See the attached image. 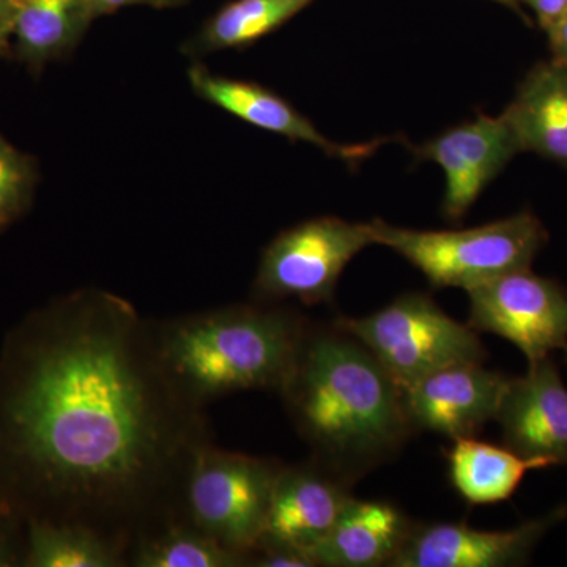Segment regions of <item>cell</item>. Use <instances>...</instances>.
I'll return each instance as SVG.
<instances>
[{
  "instance_id": "44dd1931",
  "label": "cell",
  "mask_w": 567,
  "mask_h": 567,
  "mask_svg": "<svg viewBox=\"0 0 567 567\" xmlns=\"http://www.w3.org/2000/svg\"><path fill=\"white\" fill-rule=\"evenodd\" d=\"M133 567H246V557L229 550L185 522L145 537L130 555Z\"/></svg>"
},
{
  "instance_id": "7c38bea8",
  "label": "cell",
  "mask_w": 567,
  "mask_h": 567,
  "mask_svg": "<svg viewBox=\"0 0 567 567\" xmlns=\"http://www.w3.org/2000/svg\"><path fill=\"white\" fill-rule=\"evenodd\" d=\"M495 421L503 445L518 456L567 465V388L550 357L509 377Z\"/></svg>"
},
{
  "instance_id": "603a6c76",
  "label": "cell",
  "mask_w": 567,
  "mask_h": 567,
  "mask_svg": "<svg viewBox=\"0 0 567 567\" xmlns=\"http://www.w3.org/2000/svg\"><path fill=\"white\" fill-rule=\"evenodd\" d=\"M248 566L252 567H316L311 555L303 550L275 543V540L260 539L248 555Z\"/></svg>"
},
{
  "instance_id": "e0dca14e",
  "label": "cell",
  "mask_w": 567,
  "mask_h": 567,
  "mask_svg": "<svg viewBox=\"0 0 567 567\" xmlns=\"http://www.w3.org/2000/svg\"><path fill=\"white\" fill-rule=\"evenodd\" d=\"M95 20L87 0H18L11 58L40 74L69 58Z\"/></svg>"
},
{
  "instance_id": "ffe728a7",
  "label": "cell",
  "mask_w": 567,
  "mask_h": 567,
  "mask_svg": "<svg viewBox=\"0 0 567 567\" xmlns=\"http://www.w3.org/2000/svg\"><path fill=\"white\" fill-rule=\"evenodd\" d=\"M25 567H128L125 551L80 525L25 524Z\"/></svg>"
},
{
  "instance_id": "ac0fdd59",
  "label": "cell",
  "mask_w": 567,
  "mask_h": 567,
  "mask_svg": "<svg viewBox=\"0 0 567 567\" xmlns=\"http://www.w3.org/2000/svg\"><path fill=\"white\" fill-rule=\"evenodd\" d=\"M445 457L451 486L475 506L507 502L528 472L550 466L546 461L518 456L505 445L475 436L453 440Z\"/></svg>"
},
{
  "instance_id": "2e32d148",
  "label": "cell",
  "mask_w": 567,
  "mask_h": 567,
  "mask_svg": "<svg viewBox=\"0 0 567 567\" xmlns=\"http://www.w3.org/2000/svg\"><path fill=\"white\" fill-rule=\"evenodd\" d=\"M520 153H536L567 169V66L537 62L503 111Z\"/></svg>"
},
{
  "instance_id": "30bf717a",
  "label": "cell",
  "mask_w": 567,
  "mask_h": 567,
  "mask_svg": "<svg viewBox=\"0 0 567 567\" xmlns=\"http://www.w3.org/2000/svg\"><path fill=\"white\" fill-rule=\"evenodd\" d=\"M567 518V506L506 532L456 522L415 524L390 567H513L527 565L543 537Z\"/></svg>"
},
{
  "instance_id": "277c9868",
  "label": "cell",
  "mask_w": 567,
  "mask_h": 567,
  "mask_svg": "<svg viewBox=\"0 0 567 567\" xmlns=\"http://www.w3.org/2000/svg\"><path fill=\"white\" fill-rule=\"evenodd\" d=\"M375 245L386 246L425 276L435 289H472L498 276L527 270L548 234L535 213L462 230H416L371 221Z\"/></svg>"
},
{
  "instance_id": "cb8c5ba5",
  "label": "cell",
  "mask_w": 567,
  "mask_h": 567,
  "mask_svg": "<svg viewBox=\"0 0 567 567\" xmlns=\"http://www.w3.org/2000/svg\"><path fill=\"white\" fill-rule=\"evenodd\" d=\"M24 544V525L0 511V567L22 566Z\"/></svg>"
},
{
  "instance_id": "d6986e66",
  "label": "cell",
  "mask_w": 567,
  "mask_h": 567,
  "mask_svg": "<svg viewBox=\"0 0 567 567\" xmlns=\"http://www.w3.org/2000/svg\"><path fill=\"white\" fill-rule=\"evenodd\" d=\"M316 0H233L183 43V54L200 59L215 52L246 50L270 35Z\"/></svg>"
},
{
  "instance_id": "83f0119b",
  "label": "cell",
  "mask_w": 567,
  "mask_h": 567,
  "mask_svg": "<svg viewBox=\"0 0 567 567\" xmlns=\"http://www.w3.org/2000/svg\"><path fill=\"white\" fill-rule=\"evenodd\" d=\"M546 33L551 59L567 66V10Z\"/></svg>"
},
{
  "instance_id": "f546056e",
  "label": "cell",
  "mask_w": 567,
  "mask_h": 567,
  "mask_svg": "<svg viewBox=\"0 0 567 567\" xmlns=\"http://www.w3.org/2000/svg\"><path fill=\"white\" fill-rule=\"evenodd\" d=\"M565 352H566V358H567V347H566V349H565Z\"/></svg>"
},
{
  "instance_id": "8fae6325",
  "label": "cell",
  "mask_w": 567,
  "mask_h": 567,
  "mask_svg": "<svg viewBox=\"0 0 567 567\" xmlns=\"http://www.w3.org/2000/svg\"><path fill=\"white\" fill-rule=\"evenodd\" d=\"M507 380L476 361L447 365L405 388L406 415L415 432L451 440L476 436L495 421Z\"/></svg>"
},
{
  "instance_id": "8992f818",
  "label": "cell",
  "mask_w": 567,
  "mask_h": 567,
  "mask_svg": "<svg viewBox=\"0 0 567 567\" xmlns=\"http://www.w3.org/2000/svg\"><path fill=\"white\" fill-rule=\"evenodd\" d=\"M284 464L275 458L219 450L197 454L185 488L183 520L246 557L262 539L276 481Z\"/></svg>"
},
{
  "instance_id": "5b68a950",
  "label": "cell",
  "mask_w": 567,
  "mask_h": 567,
  "mask_svg": "<svg viewBox=\"0 0 567 567\" xmlns=\"http://www.w3.org/2000/svg\"><path fill=\"white\" fill-rule=\"evenodd\" d=\"M334 323L363 342L402 391L439 369L487 357L480 333L424 293L401 295L374 315Z\"/></svg>"
},
{
  "instance_id": "5bb4252c",
  "label": "cell",
  "mask_w": 567,
  "mask_h": 567,
  "mask_svg": "<svg viewBox=\"0 0 567 567\" xmlns=\"http://www.w3.org/2000/svg\"><path fill=\"white\" fill-rule=\"evenodd\" d=\"M188 81L193 92L204 102L221 107L234 117L240 118L264 132L278 134L292 142H306L315 145L328 156L342 159L349 166H358L371 156L385 140L364 142V144H338L328 140L319 128L292 104L278 93L257 84V82L233 80L219 76L194 63L188 70Z\"/></svg>"
},
{
  "instance_id": "ba28073f",
  "label": "cell",
  "mask_w": 567,
  "mask_h": 567,
  "mask_svg": "<svg viewBox=\"0 0 567 567\" xmlns=\"http://www.w3.org/2000/svg\"><path fill=\"white\" fill-rule=\"evenodd\" d=\"M468 324L517 347L528 364L567 347V289L527 270L498 276L466 290Z\"/></svg>"
},
{
  "instance_id": "f1b7e54d",
  "label": "cell",
  "mask_w": 567,
  "mask_h": 567,
  "mask_svg": "<svg viewBox=\"0 0 567 567\" xmlns=\"http://www.w3.org/2000/svg\"><path fill=\"white\" fill-rule=\"evenodd\" d=\"M494 2L502 3V6L507 7V9L516 11V13L518 14V17L522 18V20L528 22L527 17H525L524 11H522L520 2H518V0H494Z\"/></svg>"
},
{
  "instance_id": "4fadbf2b",
  "label": "cell",
  "mask_w": 567,
  "mask_h": 567,
  "mask_svg": "<svg viewBox=\"0 0 567 567\" xmlns=\"http://www.w3.org/2000/svg\"><path fill=\"white\" fill-rule=\"evenodd\" d=\"M352 488L353 483L312 458L284 465L262 539L287 544L312 557L353 498Z\"/></svg>"
},
{
  "instance_id": "6da1fadb",
  "label": "cell",
  "mask_w": 567,
  "mask_h": 567,
  "mask_svg": "<svg viewBox=\"0 0 567 567\" xmlns=\"http://www.w3.org/2000/svg\"><path fill=\"white\" fill-rule=\"evenodd\" d=\"M205 409L156 353L152 320L102 289L62 295L0 349V511L80 525L125 551L183 520Z\"/></svg>"
},
{
  "instance_id": "3957f363",
  "label": "cell",
  "mask_w": 567,
  "mask_h": 567,
  "mask_svg": "<svg viewBox=\"0 0 567 567\" xmlns=\"http://www.w3.org/2000/svg\"><path fill=\"white\" fill-rule=\"evenodd\" d=\"M308 323L289 308L233 305L152 320V334L174 385L205 409L241 391L278 393Z\"/></svg>"
},
{
  "instance_id": "52a82bcc",
  "label": "cell",
  "mask_w": 567,
  "mask_h": 567,
  "mask_svg": "<svg viewBox=\"0 0 567 567\" xmlns=\"http://www.w3.org/2000/svg\"><path fill=\"white\" fill-rule=\"evenodd\" d=\"M371 245H375L371 223H349L336 216H320L282 230L260 257L254 301L328 303L347 265Z\"/></svg>"
},
{
  "instance_id": "d4e9b609",
  "label": "cell",
  "mask_w": 567,
  "mask_h": 567,
  "mask_svg": "<svg viewBox=\"0 0 567 567\" xmlns=\"http://www.w3.org/2000/svg\"><path fill=\"white\" fill-rule=\"evenodd\" d=\"M91 3L93 13L96 18L106 17V14L117 13L125 7L145 6L152 9H177V7L186 6L192 0H87Z\"/></svg>"
},
{
  "instance_id": "7a4b0ae2",
  "label": "cell",
  "mask_w": 567,
  "mask_h": 567,
  "mask_svg": "<svg viewBox=\"0 0 567 567\" xmlns=\"http://www.w3.org/2000/svg\"><path fill=\"white\" fill-rule=\"evenodd\" d=\"M278 394L312 461L353 484L415 434L402 388L334 322L308 323Z\"/></svg>"
},
{
  "instance_id": "4316f807",
  "label": "cell",
  "mask_w": 567,
  "mask_h": 567,
  "mask_svg": "<svg viewBox=\"0 0 567 567\" xmlns=\"http://www.w3.org/2000/svg\"><path fill=\"white\" fill-rule=\"evenodd\" d=\"M17 13L18 0H0V59L11 58V37Z\"/></svg>"
},
{
  "instance_id": "9c48e42d",
  "label": "cell",
  "mask_w": 567,
  "mask_h": 567,
  "mask_svg": "<svg viewBox=\"0 0 567 567\" xmlns=\"http://www.w3.org/2000/svg\"><path fill=\"white\" fill-rule=\"evenodd\" d=\"M406 147L416 162H432L442 167L446 181L442 213L446 221L456 224L520 153L505 115L491 117L483 112L431 141L406 144Z\"/></svg>"
},
{
  "instance_id": "484cf974",
  "label": "cell",
  "mask_w": 567,
  "mask_h": 567,
  "mask_svg": "<svg viewBox=\"0 0 567 567\" xmlns=\"http://www.w3.org/2000/svg\"><path fill=\"white\" fill-rule=\"evenodd\" d=\"M535 13L537 24L547 32L567 10V0H518Z\"/></svg>"
},
{
  "instance_id": "7402d4cb",
  "label": "cell",
  "mask_w": 567,
  "mask_h": 567,
  "mask_svg": "<svg viewBox=\"0 0 567 567\" xmlns=\"http://www.w3.org/2000/svg\"><path fill=\"white\" fill-rule=\"evenodd\" d=\"M39 164L0 134V230L20 219L32 205Z\"/></svg>"
},
{
  "instance_id": "9a60e30c",
  "label": "cell",
  "mask_w": 567,
  "mask_h": 567,
  "mask_svg": "<svg viewBox=\"0 0 567 567\" xmlns=\"http://www.w3.org/2000/svg\"><path fill=\"white\" fill-rule=\"evenodd\" d=\"M413 527L393 503L353 496L312 557L323 567H390Z\"/></svg>"
}]
</instances>
